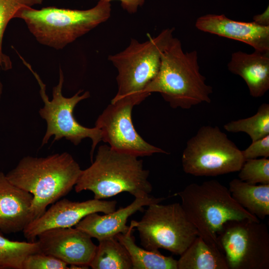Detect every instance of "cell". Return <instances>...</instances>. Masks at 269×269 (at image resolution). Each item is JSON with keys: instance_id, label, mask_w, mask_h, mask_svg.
<instances>
[{"instance_id": "cell-29", "label": "cell", "mask_w": 269, "mask_h": 269, "mask_svg": "<svg viewBox=\"0 0 269 269\" xmlns=\"http://www.w3.org/2000/svg\"><path fill=\"white\" fill-rule=\"evenodd\" d=\"M253 19V21L258 25L269 26V6L267 7L264 12L254 16Z\"/></svg>"}, {"instance_id": "cell-27", "label": "cell", "mask_w": 269, "mask_h": 269, "mask_svg": "<svg viewBox=\"0 0 269 269\" xmlns=\"http://www.w3.org/2000/svg\"><path fill=\"white\" fill-rule=\"evenodd\" d=\"M241 151L245 161L259 157L268 158L269 156V134L252 141L247 148Z\"/></svg>"}, {"instance_id": "cell-30", "label": "cell", "mask_w": 269, "mask_h": 269, "mask_svg": "<svg viewBox=\"0 0 269 269\" xmlns=\"http://www.w3.org/2000/svg\"><path fill=\"white\" fill-rule=\"evenodd\" d=\"M11 66L6 62L0 56V72L1 68L4 70H9L11 68ZM2 93V84L0 80V101L1 99Z\"/></svg>"}, {"instance_id": "cell-18", "label": "cell", "mask_w": 269, "mask_h": 269, "mask_svg": "<svg viewBox=\"0 0 269 269\" xmlns=\"http://www.w3.org/2000/svg\"><path fill=\"white\" fill-rule=\"evenodd\" d=\"M177 260V269H229L224 253L198 236Z\"/></svg>"}, {"instance_id": "cell-26", "label": "cell", "mask_w": 269, "mask_h": 269, "mask_svg": "<svg viewBox=\"0 0 269 269\" xmlns=\"http://www.w3.org/2000/svg\"><path fill=\"white\" fill-rule=\"evenodd\" d=\"M68 265L49 255L37 252L28 255L24 260L22 269H66Z\"/></svg>"}, {"instance_id": "cell-25", "label": "cell", "mask_w": 269, "mask_h": 269, "mask_svg": "<svg viewBox=\"0 0 269 269\" xmlns=\"http://www.w3.org/2000/svg\"><path fill=\"white\" fill-rule=\"evenodd\" d=\"M239 171V179L247 183L269 184V159L268 158L246 160Z\"/></svg>"}, {"instance_id": "cell-9", "label": "cell", "mask_w": 269, "mask_h": 269, "mask_svg": "<svg viewBox=\"0 0 269 269\" xmlns=\"http://www.w3.org/2000/svg\"><path fill=\"white\" fill-rule=\"evenodd\" d=\"M146 250H166L180 256L198 236L181 205L159 203L147 206L141 220H133Z\"/></svg>"}, {"instance_id": "cell-24", "label": "cell", "mask_w": 269, "mask_h": 269, "mask_svg": "<svg viewBox=\"0 0 269 269\" xmlns=\"http://www.w3.org/2000/svg\"><path fill=\"white\" fill-rule=\"evenodd\" d=\"M42 2L43 0H0V56L9 64L11 65L9 57L2 51L3 36L7 24L21 8Z\"/></svg>"}, {"instance_id": "cell-7", "label": "cell", "mask_w": 269, "mask_h": 269, "mask_svg": "<svg viewBox=\"0 0 269 269\" xmlns=\"http://www.w3.org/2000/svg\"><path fill=\"white\" fill-rule=\"evenodd\" d=\"M182 165L187 174L216 176L240 170L242 151L217 126H203L186 142Z\"/></svg>"}, {"instance_id": "cell-17", "label": "cell", "mask_w": 269, "mask_h": 269, "mask_svg": "<svg viewBox=\"0 0 269 269\" xmlns=\"http://www.w3.org/2000/svg\"><path fill=\"white\" fill-rule=\"evenodd\" d=\"M228 70L240 76L253 97L263 96L269 89V50H255L252 53H233Z\"/></svg>"}, {"instance_id": "cell-5", "label": "cell", "mask_w": 269, "mask_h": 269, "mask_svg": "<svg viewBox=\"0 0 269 269\" xmlns=\"http://www.w3.org/2000/svg\"><path fill=\"white\" fill-rule=\"evenodd\" d=\"M178 195L198 236L221 251L218 236L227 222L246 219L260 221L239 204L229 189L216 180L191 183Z\"/></svg>"}, {"instance_id": "cell-1", "label": "cell", "mask_w": 269, "mask_h": 269, "mask_svg": "<svg viewBox=\"0 0 269 269\" xmlns=\"http://www.w3.org/2000/svg\"><path fill=\"white\" fill-rule=\"evenodd\" d=\"M82 171L73 156L64 152L44 157L25 156L5 175L11 183L33 195L32 221L72 189Z\"/></svg>"}, {"instance_id": "cell-3", "label": "cell", "mask_w": 269, "mask_h": 269, "mask_svg": "<svg viewBox=\"0 0 269 269\" xmlns=\"http://www.w3.org/2000/svg\"><path fill=\"white\" fill-rule=\"evenodd\" d=\"M136 156L100 145L94 162L82 172L74 186L79 193L89 190L94 198L102 200L124 192L135 198L149 196L152 186L149 171Z\"/></svg>"}, {"instance_id": "cell-21", "label": "cell", "mask_w": 269, "mask_h": 269, "mask_svg": "<svg viewBox=\"0 0 269 269\" xmlns=\"http://www.w3.org/2000/svg\"><path fill=\"white\" fill-rule=\"evenodd\" d=\"M98 241L89 267L93 269H133L128 252L115 237Z\"/></svg>"}, {"instance_id": "cell-13", "label": "cell", "mask_w": 269, "mask_h": 269, "mask_svg": "<svg viewBox=\"0 0 269 269\" xmlns=\"http://www.w3.org/2000/svg\"><path fill=\"white\" fill-rule=\"evenodd\" d=\"M37 238L40 252L63 261L69 269H88L97 248L92 237L76 227L47 230Z\"/></svg>"}, {"instance_id": "cell-11", "label": "cell", "mask_w": 269, "mask_h": 269, "mask_svg": "<svg viewBox=\"0 0 269 269\" xmlns=\"http://www.w3.org/2000/svg\"><path fill=\"white\" fill-rule=\"evenodd\" d=\"M135 104L121 100L111 102L97 118L95 127L101 132L102 140L112 148L137 157L168 153L145 141L136 131L132 119Z\"/></svg>"}, {"instance_id": "cell-12", "label": "cell", "mask_w": 269, "mask_h": 269, "mask_svg": "<svg viewBox=\"0 0 269 269\" xmlns=\"http://www.w3.org/2000/svg\"><path fill=\"white\" fill-rule=\"evenodd\" d=\"M116 205L115 200L94 198L83 202H73L67 199L58 200L28 224L22 231L23 235L29 241H35L37 236L46 230L72 227L91 213L107 214L115 211Z\"/></svg>"}, {"instance_id": "cell-8", "label": "cell", "mask_w": 269, "mask_h": 269, "mask_svg": "<svg viewBox=\"0 0 269 269\" xmlns=\"http://www.w3.org/2000/svg\"><path fill=\"white\" fill-rule=\"evenodd\" d=\"M19 57L35 77L40 87V95L44 103L43 107L39 111L40 116L47 124L46 131L42 140L41 146L47 143L50 138L54 135L53 142L64 138L75 145H78L84 138H89L92 142L90 152L92 161L95 149L102 141L101 131L96 127L90 128L80 125L73 115L76 106L80 101L89 98L90 93L86 91L80 95L83 91L79 90L71 97L63 96L62 88L64 75L60 68L59 82L53 88L52 99L49 100L46 92V85L40 77L29 63L21 56Z\"/></svg>"}, {"instance_id": "cell-4", "label": "cell", "mask_w": 269, "mask_h": 269, "mask_svg": "<svg viewBox=\"0 0 269 269\" xmlns=\"http://www.w3.org/2000/svg\"><path fill=\"white\" fill-rule=\"evenodd\" d=\"M111 12L110 2L99 0L95 6L85 10L24 7L14 18L24 21L39 43L59 50L107 21Z\"/></svg>"}, {"instance_id": "cell-14", "label": "cell", "mask_w": 269, "mask_h": 269, "mask_svg": "<svg viewBox=\"0 0 269 269\" xmlns=\"http://www.w3.org/2000/svg\"><path fill=\"white\" fill-rule=\"evenodd\" d=\"M195 26L205 32L244 42L255 50H269V26L254 21H236L224 14H207L197 19Z\"/></svg>"}, {"instance_id": "cell-16", "label": "cell", "mask_w": 269, "mask_h": 269, "mask_svg": "<svg viewBox=\"0 0 269 269\" xmlns=\"http://www.w3.org/2000/svg\"><path fill=\"white\" fill-rule=\"evenodd\" d=\"M164 198H154L149 196L135 198L127 206L118 210L100 215L97 213H91L83 218L75 226L85 232L91 237L98 241L125 233L129 230L127 225L128 218L137 211H142L143 207L152 203H160Z\"/></svg>"}, {"instance_id": "cell-15", "label": "cell", "mask_w": 269, "mask_h": 269, "mask_svg": "<svg viewBox=\"0 0 269 269\" xmlns=\"http://www.w3.org/2000/svg\"><path fill=\"white\" fill-rule=\"evenodd\" d=\"M33 196L11 183L0 171V231L9 234L23 231L32 221Z\"/></svg>"}, {"instance_id": "cell-2", "label": "cell", "mask_w": 269, "mask_h": 269, "mask_svg": "<svg viewBox=\"0 0 269 269\" xmlns=\"http://www.w3.org/2000/svg\"><path fill=\"white\" fill-rule=\"evenodd\" d=\"M144 92L148 96L159 93L173 109H189L210 103L213 89L200 72L197 51L184 52L180 41L173 37L161 54L158 73Z\"/></svg>"}, {"instance_id": "cell-22", "label": "cell", "mask_w": 269, "mask_h": 269, "mask_svg": "<svg viewBox=\"0 0 269 269\" xmlns=\"http://www.w3.org/2000/svg\"><path fill=\"white\" fill-rule=\"evenodd\" d=\"M37 252H40L37 241H12L4 237L0 231V269H22L25 259Z\"/></svg>"}, {"instance_id": "cell-10", "label": "cell", "mask_w": 269, "mask_h": 269, "mask_svg": "<svg viewBox=\"0 0 269 269\" xmlns=\"http://www.w3.org/2000/svg\"><path fill=\"white\" fill-rule=\"evenodd\" d=\"M218 241L229 269H269V233L260 221H229Z\"/></svg>"}, {"instance_id": "cell-19", "label": "cell", "mask_w": 269, "mask_h": 269, "mask_svg": "<svg viewBox=\"0 0 269 269\" xmlns=\"http://www.w3.org/2000/svg\"><path fill=\"white\" fill-rule=\"evenodd\" d=\"M228 189L237 202L259 219L269 215V184L257 185L235 178Z\"/></svg>"}, {"instance_id": "cell-6", "label": "cell", "mask_w": 269, "mask_h": 269, "mask_svg": "<svg viewBox=\"0 0 269 269\" xmlns=\"http://www.w3.org/2000/svg\"><path fill=\"white\" fill-rule=\"evenodd\" d=\"M174 29H165L142 42L132 38L124 50L109 55L118 71V91L111 102L125 100L137 105L148 96L144 90L158 72L161 54L173 38Z\"/></svg>"}, {"instance_id": "cell-23", "label": "cell", "mask_w": 269, "mask_h": 269, "mask_svg": "<svg viewBox=\"0 0 269 269\" xmlns=\"http://www.w3.org/2000/svg\"><path fill=\"white\" fill-rule=\"evenodd\" d=\"M228 132L247 134L252 141L269 134V104H262L252 117L232 121L224 125Z\"/></svg>"}, {"instance_id": "cell-28", "label": "cell", "mask_w": 269, "mask_h": 269, "mask_svg": "<svg viewBox=\"0 0 269 269\" xmlns=\"http://www.w3.org/2000/svg\"><path fill=\"white\" fill-rule=\"evenodd\" d=\"M104 0L110 2L114 0ZM121 1V5L124 9L130 13H134L136 12L138 6L143 5L144 0H118Z\"/></svg>"}, {"instance_id": "cell-20", "label": "cell", "mask_w": 269, "mask_h": 269, "mask_svg": "<svg viewBox=\"0 0 269 269\" xmlns=\"http://www.w3.org/2000/svg\"><path fill=\"white\" fill-rule=\"evenodd\" d=\"M134 228L133 220L128 232L118 234L115 236L128 252L133 269H177V260L172 257L164 256L158 250L149 251L138 246L132 235Z\"/></svg>"}]
</instances>
